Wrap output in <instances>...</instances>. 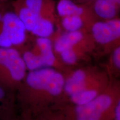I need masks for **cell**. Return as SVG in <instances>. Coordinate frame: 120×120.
<instances>
[{"mask_svg": "<svg viewBox=\"0 0 120 120\" xmlns=\"http://www.w3.org/2000/svg\"><path fill=\"white\" fill-rule=\"evenodd\" d=\"M89 32L96 51L108 55L120 46V18L96 21L91 26Z\"/></svg>", "mask_w": 120, "mask_h": 120, "instance_id": "cell-8", "label": "cell"}, {"mask_svg": "<svg viewBox=\"0 0 120 120\" xmlns=\"http://www.w3.org/2000/svg\"><path fill=\"white\" fill-rule=\"evenodd\" d=\"M21 4L43 17L59 18L56 13L54 0H18Z\"/></svg>", "mask_w": 120, "mask_h": 120, "instance_id": "cell-12", "label": "cell"}, {"mask_svg": "<svg viewBox=\"0 0 120 120\" xmlns=\"http://www.w3.org/2000/svg\"><path fill=\"white\" fill-rule=\"evenodd\" d=\"M95 0H81L80 4H89L94 2Z\"/></svg>", "mask_w": 120, "mask_h": 120, "instance_id": "cell-18", "label": "cell"}, {"mask_svg": "<svg viewBox=\"0 0 120 120\" xmlns=\"http://www.w3.org/2000/svg\"><path fill=\"white\" fill-rule=\"evenodd\" d=\"M33 120H70L56 109H51L32 117Z\"/></svg>", "mask_w": 120, "mask_h": 120, "instance_id": "cell-15", "label": "cell"}, {"mask_svg": "<svg viewBox=\"0 0 120 120\" xmlns=\"http://www.w3.org/2000/svg\"><path fill=\"white\" fill-rule=\"evenodd\" d=\"M120 9V0H112Z\"/></svg>", "mask_w": 120, "mask_h": 120, "instance_id": "cell-19", "label": "cell"}, {"mask_svg": "<svg viewBox=\"0 0 120 120\" xmlns=\"http://www.w3.org/2000/svg\"><path fill=\"white\" fill-rule=\"evenodd\" d=\"M113 120H120V97L117 102L114 111Z\"/></svg>", "mask_w": 120, "mask_h": 120, "instance_id": "cell-16", "label": "cell"}, {"mask_svg": "<svg viewBox=\"0 0 120 120\" xmlns=\"http://www.w3.org/2000/svg\"><path fill=\"white\" fill-rule=\"evenodd\" d=\"M18 49L21 54L28 71L49 67L64 73L71 69L64 66L57 57L50 38L30 34L27 41Z\"/></svg>", "mask_w": 120, "mask_h": 120, "instance_id": "cell-5", "label": "cell"}, {"mask_svg": "<svg viewBox=\"0 0 120 120\" xmlns=\"http://www.w3.org/2000/svg\"><path fill=\"white\" fill-rule=\"evenodd\" d=\"M64 75V94L58 105L85 104L106 89L112 79L105 68L93 66L73 67Z\"/></svg>", "mask_w": 120, "mask_h": 120, "instance_id": "cell-2", "label": "cell"}, {"mask_svg": "<svg viewBox=\"0 0 120 120\" xmlns=\"http://www.w3.org/2000/svg\"><path fill=\"white\" fill-rule=\"evenodd\" d=\"M56 11L59 18L70 16H79L91 19L94 21H97L93 15L89 4H79L73 0H58L56 3Z\"/></svg>", "mask_w": 120, "mask_h": 120, "instance_id": "cell-9", "label": "cell"}, {"mask_svg": "<svg viewBox=\"0 0 120 120\" xmlns=\"http://www.w3.org/2000/svg\"><path fill=\"white\" fill-rule=\"evenodd\" d=\"M28 72L16 48L0 47V84L16 92Z\"/></svg>", "mask_w": 120, "mask_h": 120, "instance_id": "cell-7", "label": "cell"}, {"mask_svg": "<svg viewBox=\"0 0 120 120\" xmlns=\"http://www.w3.org/2000/svg\"><path fill=\"white\" fill-rule=\"evenodd\" d=\"M28 34L15 11L12 1L0 5V47L19 49L27 40Z\"/></svg>", "mask_w": 120, "mask_h": 120, "instance_id": "cell-6", "label": "cell"}, {"mask_svg": "<svg viewBox=\"0 0 120 120\" xmlns=\"http://www.w3.org/2000/svg\"><path fill=\"white\" fill-rule=\"evenodd\" d=\"M89 4L97 21L119 17L120 9L112 0H95Z\"/></svg>", "mask_w": 120, "mask_h": 120, "instance_id": "cell-11", "label": "cell"}, {"mask_svg": "<svg viewBox=\"0 0 120 120\" xmlns=\"http://www.w3.org/2000/svg\"><path fill=\"white\" fill-rule=\"evenodd\" d=\"M64 73L53 68L28 71L16 92L21 111L31 116L60 104L64 94Z\"/></svg>", "mask_w": 120, "mask_h": 120, "instance_id": "cell-1", "label": "cell"}, {"mask_svg": "<svg viewBox=\"0 0 120 120\" xmlns=\"http://www.w3.org/2000/svg\"><path fill=\"white\" fill-rule=\"evenodd\" d=\"M73 1H74L75 2H76L79 3V4H80V2H81V0H73Z\"/></svg>", "mask_w": 120, "mask_h": 120, "instance_id": "cell-21", "label": "cell"}, {"mask_svg": "<svg viewBox=\"0 0 120 120\" xmlns=\"http://www.w3.org/2000/svg\"><path fill=\"white\" fill-rule=\"evenodd\" d=\"M16 105V92L0 84V120H14Z\"/></svg>", "mask_w": 120, "mask_h": 120, "instance_id": "cell-10", "label": "cell"}, {"mask_svg": "<svg viewBox=\"0 0 120 120\" xmlns=\"http://www.w3.org/2000/svg\"><path fill=\"white\" fill-rule=\"evenodd\" d=\"M94 22L92 19L79 16H70L59 18L60 29L65 32L89 31L90 27Z\"/></svg>", "mask_w": 120, "mask_h": 120, "instance_id": "cell-13", "label": "cell"}, {"mask_svg": "<svg viewBox=\"0 0 120 120\" xmlns=\"http://www.w3.org/2000/svg\"><path fill=\"white\" fill-rule=\"evenodd\" d=\"M51 39L57 57L69 68L79 66L96 51L92 37L87 31L65 32L59 29Z\"/></svg>", "mask_w": 120, "mask_h": 120, "instance_id": "cell-4", "label": "cell"}, {"mask_svg": "<svg viewBox=\"0 0 120 120\" xmlns=\"http://www.w3.org/2000/svg\"><path fill=\"white\" fill-rule=\"evenodd\" d=\"M120 97V79L112 78L106 89L88 102L79 106L58 105L53 109L70 120H113Z\"/></svg>", "mask_w": 120, "mask_h": 120, "instance_id": "cell-3", "label": "cell"}, {"mask_svg": "<svg viewBox=\"0 0 120 120\" xmlns=\"http://www.w3.org/2000/svg\"><path fill=\"white\" fill-rule=\"evenodd\" d=\"M10 1H10V0H0V5H1V4H6V3L7 2H10Z\"/></svg>", "mask_w": 120, "mask_h": 120, "instance_id": "cell-20", "label": "cell"}, {"mask_svg": "<svg viewBox=\"0 0 120 120\" xmlns=\"http://www.w3.org/2000/svg\"><path fill=\"white\" fill-rule=\"evenodd\" d=\"M105 69L112 78L120 79V46L107 55Z\"/></svg>", "mask_w": 120, "mask_h": 120, "instance_id": "cell-14", "label": "cell"}, {"mask_svg": "<svg viewBox=\"0 0 120 120\" xmlns=\"http://www.w3.org/2000/svg\"><path fill=\"white\" fill-rule=\"evenodd\" d=\"M14 120H33L31 115L29 113L21 111L19 115H17Z\"/></svg>", "mask_w": 120, "mask_h": 120, "instance_id": "cell-17", "label": "cell"}]
</instances>
